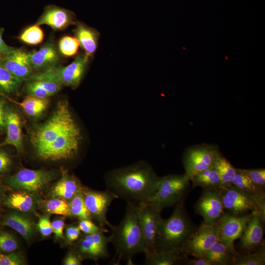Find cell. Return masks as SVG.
Instances as JSON below:
<instances>
[{
    "mask_svg": "<svg viewBox=\"0 0 265 265\" xmlns=\"http://www.w3.org/2000/svg\"><path fill=\"white\" fill-rule=\"evenodd\" d=\"M81 136L68 102L60 101L51 117L31 132L30 140L41 159L59 160L76 156Z\"/></svg>",
    "mask_w": 265,
    "mask_h": 265,
    "instance_id": "cell-1",
    "label": "cell"
},
{
    "mask_svg": "<svg viewBox=\"0 0 265 265\" xmlns=\"http://www.w3.org/2000/svg\"><path fill=\"white\" fill-rule=\"evenodd\" d=\"M160 177L144 161L108 171L105 176L107 189L128 203H146L158 189Z\"/></svg>",
    "mask_w": 265,
    "mask_h": 265,
    "instance_id": "cell-2",
    "label": "cell"
},
{
    "mask_svg": "<svg viewBox=\"0 0 265 265\" xmlns=\"http://www.w3.org/2000/svg\"><path fill=\"white\" fill-rule=\"evenodd\" d=\"M110 243L113 244L120 260L132 263L136 254L146 252L145 240L134 205L128 203L124 216L117 225L109 227Z\"/></svg>",
    "mask_w": 265,
    "mask_h": 265,
    "instance_id": "cell-3",
    "label": "cell"
},
{
    "mask_svg": "<svg viewBox=\"0 0 265 265\" xmlns=\"http://www.w3.org/2000/svg\"><path fill=\"white\" fill-rule=\"evenodd\" d=\"M184 200L175 205L169 217L159 221L156 249L182 253L187 239L197 229L186 212Z\"/></svg>",
    "mask_w": 265,
    "mask_h": 265,
    "instance_id": "cell-4",
    "label": "cell"
},
{
    "mask_svg": "<svg viewBox=\"0 0 265 265\" xmlns=\"http://www.w3.org/2000/svg\"><path fill=\"white\" fill-rule=\"evenodd\" d=\"M190 184L189 178L185 173L160 177L156 192L146 203L161 212L184 200Z\"/></svg>",
    "mask_w": 265,
    "mask_h": 265,
    "instance_id": "cell-5",
    "label": "cell"
},
{
    "mask_svg": "<svg viewBox=\"0 0 265 265\" xmlns=\"http://www.w3.org/2000/svg\"><path fill=\"white\" fill-rule=\"evenodd\" d=\"M89 57L85 53L76 56L72 62L64 66H55L47 70L33 74L29 78L52 80L72 88L80 84L87 68Z\"/></svg>",
    "mask_w": 265,
    "mask_h": 265,
    "instance_id": "cell-6",
    "label": "cell"
},
{
    "mask_svg": "<svg viewBox=\"0 0 265 265\" xmlns=\"http://www.w3.org/2000/svg\"><path fill=\"white\" fill-rule=\"evenodd\" d=\"M225 210L237 215L250 212L260 215L265 221V212L255 200L238 187L233 185L218 188Z\"/></svg>",
    "mask_w": 265,
    "mask_h": 265,
    "instance_id": "cell-7",
    "label": "cell"
},
{
    "mask_svg": "<svg viewBox=\"0 0 265 265\" xmlns=\"http://www.w3.org/2000/svg\"><path fill=\"white\" fill-rule=\"evenodd\" d=\"M219 153L218 146L214 144H202L189 147L186 150L183 157L185 173L190 178L213 167Z\"/></svg>",
    "mask_w": 265,
    "mask_h": 265,
    "instance_id": "cell-8",
    "label": "cell"
},
{
    "mask_svg": "<svg viewBox=\"0 0 265 265\" xmlns=\"http://www.w3.org/2000/svg\"><path fill=\"white\" fill-rule=\"evenodd\" d=\"M53 171L23 169L6 178L4 184L14 189L29 192L41 190L55 178Z\"/></svg>",
    "mask_w": 265,
    "mask_h": 265,
    "instance_id": "cell-9",
    "label": "cell"
},
{
    "mask_svg": "<svg viewBox=\"0 0 265 265\" xmlns=\"http://www.w3.org/2000/svg\"><path fill=\"white\" fill-rule=\"evenodd\" d=\"M254 213L250 212L243 215H237L225 212L215 223L217 227V240L237 251L234 241L240 238Z\"/></svg>",
    "mask_w": 265,
    "mask_h": 265,
    "instance_id": "cell-10",
    "label": "cell"
},
{
    "mask_svg": "<svg viewBox=\"0 0 265 265\" xmlns=\"http://www.w3.org/2000/svg\"><path fill=\"white\" fill-rule=\"evenodd\" d=\"M216 241L217 232L215 224L202 223L187 239L182 253L187 257H205L207 251Z\"/></svg>",
    "mask_w": 265,
    "mask_h": 265,
    "instance_id": "cell-11",
    "label": "cell"
},
{
    "mask_svg": "<svg viewBox=\"0 0 265 265\" xmlns=\"http://www.w3.org/2000/svg\"><path fill=\"white\" fill-rule=\"evenodd\" d=\"M86 206L91 217L101 227H110L111 224L107 220L106 213L111 203L119 197L108 189L98 191L86 189L82 191Z\"/></svg>",
    "mask_w": 265,
    "mask_h": 265,
    "instance_id": "cell-12",
    "label": "cell"
},
{
    "mask_svg": "<svg viewBox=\"0 0 265 265\" xmlns=\"http://www.w3.org/2000/svg\"><path fill=\"white\" fill-rule=\"evenodd\" d=\"M145 240L146 253L157 248L158 228L162 218L160 211L147 203L135 205Z\"/></svg>",
    "mask_w": 265,
    "mask_h": 265,
    "instance_id": "cell-13",
    "label": "cell"
},
{
    "mask_svg": "<svg viewBox=\"0 0 265 265\" xmlns=\"http://www.w3.org/2000/svg\"><path fill=\"white\" fill-rule=\"evenodd\" d=\"M196 213L203 217V223L214 224L225 213L222 199L218 189L203 188L194 205Z\"/></svg>",
    "mask_w": 265,
    "mask_h": 265,
    "instance_id": "cell-14",
    "label": "cell"
},
{
    "mask_svg": "<svg viewBox=\"0 0 265 265\" xmlns=\"http://www.w3.org/2000/svg\"><path fill=\"white\" fill-rule=\"evenodd\" d=\"M261 216L254 213L248 222L238 243L239 252L254 251L265 245L264 224Z\"/></svg>",
    "mask_w": 265,
    "mask_h": 265,
    "instance_id": "cell-15",
    "label": "cell"
},
{
    "mask_svg": "<svg viewBox=\"0 0 265 265\" xmlns=\"http://www.w3.org/2000/svg\"><path fill=\"white\" fill-rule=\"evenodd\" d=\"M109 237L106 236L105 233L86 234L79 242L77 249L80 256L96 260L105 259L109 256Z\"/></svg>",
    "mask_w": 265,
    "mask_h": 265,
    "instance_id": "cell-16",
    "label": "cell"
},
{
    "mask_svg": "<svg viewBox=\"0 0 265 265\" xmlns=\"http://www.w3.org/2000/svg\"><path fill=\"white\" fill-rule=\"evenodd\" d=\"M0 61L16 78L27 80L33 74V69L27 58V53L16 49L5 54H0Z\"/></svg>",
    "mask_w": 265,
    "mask_h": 265,
    "instance_id": "cell-17",
    "label": "cell"
},
{
    "mask_svg": "<svg viewBox=\"0 0 265 265\" xmlns=\"http://www.w3.org/2000/svg\"><path fill=\"white\" fill-rule=\"evenodd\" d=\"M27 58L33 70L38 72L58 66L59 51L53 40H49L37 51L27 53Z\"/></svg>",
    "mask_w": 265,
    "mask_h": 265,
    "instance_id": "cell-18",
    "label": "cell"
},
{
    "mask_svg": "<svg viewBox=\"0 0 265 265\" xmlns=\"http://www.w3.org/2000/svg\"><path fill=\"white\" fill-rule=\"evenodd\" d=\"M75 14L71 11L55 5L45 7L35 24L48 25L55 30H62L76 24Z\"/></svg>",
    "mask_w": 265,
    "mask_h": 265,
    "instance_id": "cell-19",
    "label": "cell"
},
{
    "mask_svg": "<svg viewBox=\"0 0 265 265\" xmlns=\"http://www.w3.org/2000/svg\"><path fill=\"white\" fill-rule=\"evenodd\" d=\"M6 137L0 146L11 145L20 152L23 148L21 122L17 112L8 106H5Z\"/></svg>",
    "mask_w": 265,
    "mask_h": 265,
    "instance_id": "cell-20",
    "label": "cell"
},
{
    "mask_svg": "<svg viewBox=\"0 0 265 265\" xmlns=\"http://www.w3.org/2000/svg\"><path fill=\"white\" fill-rule=\"evenodd\" d=\"M145 264L147 265H176L185 264L188 257L182 253L156 249L146 253Z\"/></svg>",
    "mask_w": 265,
    "mask_h": 265,
    "instance_id": "cell-21",
    "label": "cell"
},
{
    "mask_svg": "<svg viewBox=\"0 0 265 265\" xmlns=\"http://www.w3.org/2000/svg\"><path fill=\"white\" fill-rule=\"evenodd\" d=\"M74 33L84 53L89 57L92 56L97 48L99 33L80 23L77 24Z\"/></svg>",
    "mask_w": 265,
    "mask_h": 265,
    "instance_id": "cell-22",
    "label": "cell"
},
{
    "mask_svg": "<svg viewBox=\"0 0 265 265\" xmlns=\"http://www.w3.org/2000/svg\"><path fill=\"white\" fill-rule=\"evenodd\" d=\"M231 185L238 187L252 196L263 212H265L264 188L253 183L245 175L237 170Z\"/></svg>",
    "mask_w": 265,
    "mask_h": 265,
    "instance_id": "cell-23",
    "label": "cell"
},
{
    "mask_svg": "<svg viewBox=\"0 0 265 265\" xmlns=\"http://www.w3.org/2000/svg\"><path fill=\"white\" fill-rule=\"evenodd\" d=\"M1 225L9 227L17 232L25 239L28 240L32 237L34 228L32 222L21 213L11 212L2 219Z\"/></svg>",
    "mask_w": 265,
    "mask_h": 265,
    "instance_id": "cell-24",
    "label": "cell"
},
{
    "mask_svg": "<svg viewBox=\"0 0 265 265\" xmlns=\"http://www.w3.org/2000/svg\"><path fill=\"white\" fill-rule=\"evenodd\" d=\"M84 188L74 176L64 174L53 187L51 194L53 197L70 200L76 194Z\"/></svg>",
    "mask_w": 265,
    "mask_h": 265,
    "instance_id": "cell-25",
    "label": "cell"
},
{
    "mask_svg": "<svg viewBox=\"0 0 265 265\" xmlns=\"http://www.w3.org/2000/svg\"><path fill=\"white\" fill-rule=\"evenodd\" d=\"M238 253L216 241L206 254L205 257L214 265H234Z\"/></svg>",
    "mask_w": 265,
    "mask_h": 265,
    "instance_id": "cell-26",
    "label": "cell"
},
{
    "mask_svg": "<svg viewBox=\"0 0 265 265\" xmlns=\"http://www.w3.org/2000/svg\"><path fill=\"white\" fill-rule=\"evenodd\" d=\"M3 204L7 207L21 212L31 211L35 206V199L31 195L26 192H15L3 199Z\"/></svg>",
    "mask_w": 265,
    "mask_h": 265,
    "instance_id": "cell-27",
    "label": "cell"
},
{
    "mask_svg": "<svg viewBox=\"0 0 265 265\" xmlns=\"http://www.w3.org/2000/svg\"><path fill=\"white\" fill-rule=\"evenodd\" d=\"M192 187L200 186L203 188H216L221 187L220 177L213 167L204 170L189 178Z\"/></svg>",
    "mask_w": 265,
    "mask_h": 265,
    "instance_id": "cell-28",
    "label": "cell"
},
{
    "mask_svg": "<svg viewBox=\"0 0 265 265\" xmlns=\"http://www.w3.org/2000/svg\"><path fill=\"white\" fill-rule=\"evenodd\" d=\"M12 101L20 106L27 115L33 117L40 116L46 109L48 104L47 98L29 95L22 102Z\"/></svg>",
    "mask_w": 265,
    "mask_h": 265,
    "instance_id": "cell-29",
    "label": "cell"
},
{
    "mask_svg": "<svg viewBox=\"0 0 265 265\" xmlns=\"http://www.w3.org/2000/svg\"><path fill=\"white\" fill-rule=\"evenodd\" d=\"M221 183V187L231 185L233 180L237 172L236 168L220 152L214 165Z\"/></svg>",
    "mask_w": 265,
    "mask_h": 265,
    "instance_id": "cell-30",
    "label": "cell"
},
{
    "mask_svg": "<svg viewBox=\"0 0 265 265\" xmlns=\"http://www.w3.org/2000/svg\"><path fill=\"white\" fill-rule=\"evenodd\" d=\"M22 81L15 77L0 61V93L10 95L17 91Z\"/></svg>",
    "mask_w": 265,
    "mask_h": 265,
    "instance_id": "cell-31",
    "label": "cell"
},
{
    "mask_svg": "<svg viewBox=\"0 0 265 265\" xmlns=\"http://www.w3.org/2000/svg\"><path fill=\"white\" fill-rule=\"evenodd\" d=\"M265 264V246L250 252L238 253L234 265H264Z\"/></svg>",
    "mask_w": 265,
    "mask_h": 265,
    "instance_id": "cell-32",
    "label": "cell"
},
{
    "mask_svg": "<svg viewBox=\"0 0 265 265\" xmlns=\"http://www.w3.org/2000/svg\"><path fill=\"white\" fill-rule=\"evenodd\" d=\"M71 216L76 217L80 220L91 219V214L88 210L82 192L76 194L69 203Z\"/></svg>",
    "mask_w": 265,
    "mask_h": 265,
    "instance_id": "cell-33",
    "label": "cell"
},
{
    "mask_svg": "<svg viewBox=\"0 0 265 265\" xmlns=\"http://www.w3.org/2000/svg\"><path fill=\"white\" fill-rule=\"evenodd\" d=\"M44 37V32L40 26L35 24L26 28L21 34L19 39L27 44L36 45L41 43Z\"/></svg>",
    "mask_w": 265,
    "mask_h": 265,
    "instance_id": "cell-34",
    "label": "cell"
},
{
    "mask_svg": "<svg viewBox=\"0 0 265 265\" xmlns=\"http://www.w3.org/2000/svg\"><path fill=\"white\" fill-rule=\"evenodd\" d=\"M79 46L80 43L76 37L65 36L59 42L58 50L62 55L70 57L77 53Z\"/></svg>",
    "mask_w": 265,
    "mask_h": 265,
    "instance_id": "cell-35",
    "label": "cell"
},
{
    "mask_svg": "<svg viewBox=\"0 0 265 265\" xmlns=\"http://www.w3.org/2000/svg\"><path fill=\"white\" fill-rule=\"evenodd\" d=\"M46 210L51 214L71 216L69 204L63 199L53 198L46 204Z\"/></svg>",
    "mask_w": 265,
    "mask_h": 265,
    "instance_id": "cell-36",
    "label": "cell"
},
{
    "mask_svg": "<svg viewBox=\"0 0 265 265\" xmlns=\"http://www.w3.org/2000/svg\"><path fill=\"white\" fill-rule=\"evenodd\" d=\"M18 248V242L15 237L11 233L0 231V252L11 253Z\"/></svg>",
    "mask_w": 265,
    "mask_h": 265,
    "instance_id": "cell-37",
    "label": "cell"
},
{
    "mask_svg": "<svg viewBox=\"0 0 265 265\" xmlns=\"http://www.w3.org/2000/svg\"><path fill=\"white\" fill-rule=\"evenodd\" d=\"M236 169L245 175L253 183L265 189V169L264 168L242 169L236 168Z\"/></svg>",
    "mask_w": 265,
    "mask_h": 265,
    "instance_id": "cell-38",
    "label": "cell"
},
{
    "mask_svg": "<svg viewBox=\"0 0 265 265\" xmlns=\"http://www.w3.org/2000/svg\"><path fill=\"white\" fill-rule=\"evenodd\" d=\"M26 85V90L29 96H32L40 98H47L51 95L36 81L32 80H27Z\"/></svg>",
    "mask_w": 265,
    "mask_h": 265,
    "instance_id": "cell-39",
    "label": "cell"
},
{
    "mask_svg": "<svg viewBox=\"0 0 265 265\" xmlns=\"http://www.w3.org/2000/svg\"><path fill=\"white\" fill-rule=\"evenodd\" d=\"M78 227L80 231L85 234H91L98 232L106 233L107 230L106 228L101 227L95 224L91 219H84L80 220Z\"/></svg>",
    "mask_w": 265,
    "mask_h": 265,
    "instance_id": "cell-40",
    "label": "cell"
},
{
    "mask_svg": "<svg viewBox=\"0 0 265 265\" xmlns=\"http://www.w3.org/2000/svg\"><path fill=\"white\" fill-rule=\"evenodd\" d=\"M36 81L41 87L47 91L51 96L56 94L61 89L62 85L56 81L41 78H29Z\"/></svg>",
    "mask_w": 265,
    "mask_h": 265,
    "instance_id": "cell-41",
    "label": "cell"
},
{
    "mask_svg": "<svg viewBox=\"0 0 265 265\" xmlns=\"http://www.w3.org/2000/svg\"><path fill=\"white\" fill-rule=\"evenodd\" d=\"M24 261L20 253L4 254L0 252V265H22Z\"/></svg>",
    "mask_w": 265,
    "mask_h": 265,
    "instance_id": "cell-42",
    "label": "cell"
},
{
    "mask_svg": "<svg viewBox=\"0 0 265 265\" xmlns=\"http://www.w3.org/2000/svg\"><path fill=\"white\" fill-rule=\"evenodd\" d=\"M12 164L10 154L5 150L0 149V174L6 173Z\"/></svg>",
    "mask_w": 265,
    "mask_h": 265,
    "instance_id": "cell-43",
    "label": "cell"
},
{
    "mask_svg": "<svg viewBox=\"0 0 265 265\" xmlns=\"http://www.w3.org/2000/svg\"><path fill=\"white\" fill-rule=\"evenodd\" d=\"M37 227L40 233L44 237H48L53 232L51 222L48 215L42 216L39 219Z\"/></svg>",
    "mask_w": 265,
    "mask_h": 265,
    "instance_id": "cell-44",
    "label": "cell"
},
{
    "mask_svg": "<svg viewBox=\"0 0 265 265\" xmlns=\"http://www.w3.org/2000/svg\"><path fill=\"white\" fill-rule=\"evenodd\" d=\"M80 235V230L78 226L71 225L66 230V237L68 241L72 242L78 240Z\"/></svg>",
    "mask_w": 265,
    "mask_h": 265,
    "instance_id": "cell-45",
    "label": "cell"
},
{
    "mask_svg": "<svg viewBox=\"0 0 265 265\" xmlns=\"http://www.w3.org/2000/svg\"><path fill=\"white\" fill-rule=\"evenodd\" d=\"M64 222L61 219L54 220L51 223L53 232L57 238H64Z\"/></svg>",
    "mask_w": 265,
    "mask_h": 265,
    "instance_id": "cell-46",
    "label": "cell"
},
{
    "mask_svg": "<svg viewBox=\"0 0 265 265\" xmlns=\"http://www.w3.org/2000/svg\"><path fill=\"white\" fill-rule=\"evenodd\" d=\"M5 99L3 94H0V134L5 131Z\"/></svg>",
    "mask_w": 265,
    "mask_h": 265,
    "instance_id": "cell-47",
    "label": "cell"
},
{
    "mask_svg": "<svg viewBox=\"0 0 265 265\" xmlns=\"http://www.w3.org/2000/svg\"><path fill=\"white\" fill-rule=\"evenodd\" d=\"M81 258L79 254L70 252L65 257L63 263L65 265H80Z\"/></svg>",
    "mask_w": 265,
    "mask_h": 265,
    "instance_id": "cell-48",
    "label": "cell"
},
{
    "mask_svg": "<svg viewBox=\"0 0 265 265\" xmlns=\"http://www.w3.org/2000/svg\"><path fill=\"white\" fill-rule=\"evenodd\" d=\"M187 265H214L211 261L206 257L194 258L193 259H187L185 264Z\"/></svg>",
    "mask_w": 265,
    "mask_h": 265,
    "instance_id": "cell-49",
    "label": "cell"
},
{
    "mask_svg": "<svg viewBox=\"0 0 265 265\" xmlns=\"http://www.w3.org/2000/svg\"><path fill=\"white\" fill-rule=\"evenodd\" d=\"M3 29L0 28V54H5L14 50L15 48L7 45L2 38Z\"/></svg>",
    "mask_w": 265,
    "mask_h": 265,
    "instance_id": "cell-50",
    "label": "cell"
},
{
    "mask_svg": "<svg viewBox=\"0 0 265 265\" xmlns=\"http://www.w3.org/2000/svg\"><path fill=\"white\" fill-rule=\"evenodd\" d=\"M3 190L2 187L0 185V205L3 196Z\"/></svg>",
    "mask_w": 265,
    "mask_h": 265,
    "instance_id": "cell-51",
    "label": "cell"
}]
</instances>
